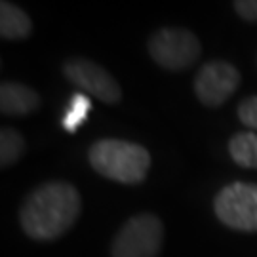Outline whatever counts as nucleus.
Instances as JSON below:
<instances>
[{
	"label": "nucleus",
	"mask_w": 257,
	"mask_h": 257,
	"mask_svg": "<svg viewBox=\"0 0 257 257\" xmlns=\"http://www.w3.org/2000/svg\"><path fill=\"white\" fill-rule=\"evenodd\" d=\"M82 211L80 194L65 181L40 185L19 210L21 227L35 240H57L73 227Z\"/></svg>",
	"instance_id": "nucleus-1"
},
{
	"label": "nucleus",
	"mask_w": 257,
	"mask_h": 257,
	"mask_svg": "<svg viewBox=\"0 0 257 257\" xmlns=\"http://www.w3.org/2000/svg\"><path fill=\"white\" fill-rule=\"evenodd\" d=\"M88 158L99 175L124 185L141 183L151 166V155L147 149L122 139L95 141L90 147Z\"/></svg>",
	"instance_id": "nucleus-2"
},
{
	"label": "nucleus",
	"mask_w": 257,
	"mask_h": 257,
	"mask_svg": "<svg viewBox=\"0 0 257 257\" xmlns=\"http://www.w3.org/2000/svg\"><path fill=\"white\" fill-rule=\"evenodd\" d=\"M164 227L153 213L130 217L116 232L110 246L112 257H156L162 248Z\"/></svg>",
	"instance_id": "nucleus-3"
},
{
	"label": "nucleus",
	"mask_w": 257,
	"mask_h": 257,
	"mask_svg": "<svg viewBox=\"0 0 257 257\" xmlns=\"http://www.w3.org/2000/svg\"><path fill=\"white\" fill-rule=\"evenodd\" d=\"M149 54L156 65L168 71H183L200 57V42L191 31L185 29H158L149 38Z\"/></svg>",
	"instance_id": "nucleus-4"
},
{
	"label": "nucleus",
	"mask_w": 257,
	"mask_h": 257,
	"mask_svg": "<svg viewBox=\"0 0 257 257\" xmlns=\"http://www.w3.org/2000/svg\"><path fill=\"white\" fill-rule=\"evenodd\" d=\"M213 210L217 219L230 229L257 232V185L232 183L221 189Z\"/></svg>",
	"instance_id": "nucleus-5"
},
{
	"label": "nucleus",
	"mask_w": 257,
	"mask_h": 257,
	"mask_svg": "<svg viewBox=\"0 0 257 257\" xmlns=\"http://www.w3.org/2000/svg\"><path fill=\"white\" fill-rule=\"evenodd\" d=\"M240 73L232 63L210 61L194 78V93L206 107H219L236 92Z\"/></svg>",
	"instance_id": "nucleus-6"
},
{
	"label": "nucleus",
	"mask_w": 257,
	"mask_h": 257,
	"mask_svg": "<svg viewBox=\"0 0 257 257\" xmlns=\"http://www.w3.org/2000/svg\"><path fill=\"white\" fill-rule=\"evenodd\" d=\"M63 74L69 82L80 86L84 92L103 103H118L122 99L118 82L103 67L88 59H71L63 65Z\"/></svg>",
	"instance_id": "nucleus-7"
},
{
	"label": "nucleus",
	"mask_w": 257,
	"mask_h": 257,
	"mask_svg": "<svg viewBox=\"0 0 257 257\" xmlns=\"http://www.w3.org/2000/svg\"><path fill=\"white\" fill-rule=\"evenodd\" d=\"M38 93L25 84L4 82L0 86V110L8 116H23L38 109Z\"/></svg>",
	"instance_id": "nucleus-8"
},
{
	"label": "nucleus",
	"mask_w": 257,
	"mask_h": 257,
	"mask_svg": "<svg viewBox=\"0 0 257 257\" xmlns=\"http://www.w3.org/2000/svg\"><path fill=\"white\" fill-rule=\"evenodd\" d=\"M33 31V23L21 8L12 2L0 4V37L6 40L27 38Z\"/></svg>",
	"instance_id": "nucleus-9"
},
{
	"label": "nucleus",
	"mask_w": 257,
	"mask_h": 257,
	"mask_svg": "<svg viewBox=\"0 0 257 257\" xmlns=\"http://www.w3.org/2000/svg\"><path fill=\"white\" fill-rule=\"evenodd\" d=\"M229 153L232 160L242 168H257V134L255 132H240L229 141Z\"/></svg>",
	"instance_id": "nucleus-10"
},
{
	"label": "nucleus",
	"mask_w": 257,
	"mask_h": 257,
	"mask_svg": "<svg viewBox=\"0 0 257 257\" xmlns=\"http://www.w3.org/2000/svg\"><path fill=\"white\" fill-rule=\"evenodd\" d=\"M25 153V139L14 128H2L0 132V166L8 168L16 164Z\"/></svg>",
	"instance_id": "nucleus-11"
},
{
	"label": "nucleus",
	"mask_w": 257,
	"mask_h": 257,
	"mask_svg": "<svg viewBox=\"0 0 257 257\" xmlns=\"http://www.w3.org/2000/svg\"><path fill=\"white\" fill-rule=\"evenodd\" d=\"M92 109V101L88 95L84 93H74L71 97V103L65 110L63 116V128L67 132H76L78 126L82 124L84 120L88 118V112Z\"/></svg>",
	"instance_id": "nucleus-12"
},
{
	"label": "nucleus",
	"mask_w": 257,
	"mask_h": 257,
	"mask_svg": "<svg viewBox=\"0 0 257 257\" xmlns=\"http://www.w3.org/2000/svg\"><path fill=\"white\" fill-rule=\"evenodd\" d=\"M238 118L249 130H257V95L246 97L238 105Z\"/></svg>",
	"instance_id": "nucleus-13"
},
{
	"label": "nucleus",
	"mask_w": 257,
	"mask_h": 257,
	"mask_svg": "<svg viewBox=\"0 0 257 257\" xmlns=\"http://www.w3.org/2000/svg\"><path fill=\"white\" fill-rule=\"evenodd\" d=\"M232 6L242 19H246L249 23L257 21V0H236Z\"/></svg>",
	"instance_id": "nucleus-14"
}]
</instances>
